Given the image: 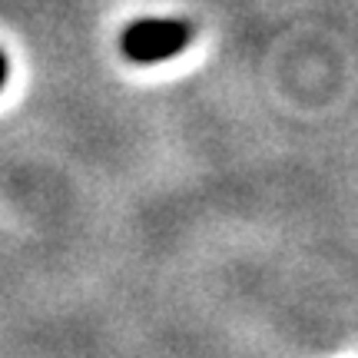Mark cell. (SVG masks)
Listing matches in <instances>:
<instances>
[{
	"label": "cell",
	"mask_w": 358,
	"mask_h": 358,
	"mask_svg": "<svg viewBox=\"0 0 358 358\" xmlns=\"http://www.w3.org/2000/svg\"><path fill=\"white\" fill-rule=\"evenodd\" d=\"M192 43V27L186 20H173V17H153V20H136L123 30L120 47L123 57L133 64H159L176 57Z\"/></svg>",
	"instance_id": "1"
},
{
	"label": "cell",
	"mask_w": 358,
	"mask_h": 358,
	"mask_svg": "<svg viewBox=\"0 0 358 358\" xmlns=\"http://www.w3.org/2000/svg\"><path fill=\"white\" fill-rule=\"evenodd\" d=\"M7 77H10V60H7V53L0 50V90H3V83H7Z\"/></svg>",
	"instance_id": "2"
}]
</instances>
